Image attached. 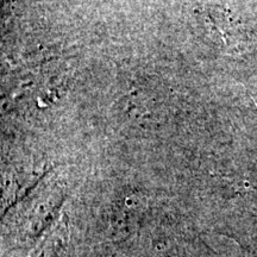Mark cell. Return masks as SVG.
Wrapping results in <instances>:
<instances>
[{
  "label": "cell",
  "mask_w": 257,
  "mask_h": 257,
  "mask_svg": "<svg viewBox=\"0 0 257 257\" xmlns=\"http://www.w3.org/2000/svg\"><path fill=\"white\" fill-rule=\"evenodd\" d=\"M210 18L212 24L214 25L218 34H219V37L223 40L226 47L234 48L245 42V31L232 18H229L227 16L220 14H212Z\"/></svg>",
  "instance_id": "cell-1"
}]
</instances>
